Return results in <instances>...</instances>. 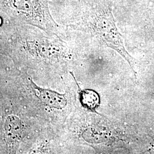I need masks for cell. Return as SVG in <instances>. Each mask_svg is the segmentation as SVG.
Segmentation results:
<instances>
[{
	"mask_svg": "<svg viewBox=\"0 0 154 154\" xmlns=\"http://www.w3.org/2000/svg\"><path fill=\"white\" fill-rule=\"evenodd\" d=\"M11 4L17 10L25 11H36L39 6L37 0H12Z\"/></svg>",
	"mask_w": 154,
	"mask_h": 154,
	"instance_id": "obj_5",
	"label": "cell"
},
{
	"mask_svg": "<svg viewBox=\"0 0 154 154\" xmlns=\"http://www.w3.org/2000/svg\"><path fill=\"white\" fill-rule=\"evenodd\" d=\"M22 123L20 118L16 116H8L4 124V130L8 140L17 142L21 136Z\"/></svg>",
	"mask_w": 154,
	"mask_h": 154,
	"instance_id": "obj_3",
	"label": "cell"
},
{
	"mask_svg": "<svg viewBox=\"0 0 154 154\" xmlns=\"http://www.w3.org/2000/svg\"><path fill=\"white\" fill-rule=\"evenodd\" d=\"M29 82L34 95L45 106L57 110H62L67 106V99L65 94L42 88L33 82L32 78H30Z\"/></svg>",
	"mask_w": 154,
	"mask_h": 154,
	"instance_id": "obj_2",
	"label": "cell"
},
{
	"mask_svg": "<svg viewBox=\"0 0 154 154\" xmlns=\"http://www.w3.org/2000/svg\"><path fill=\"white\" fill-rule=\"evenodd\" d=\"M78 88H79V86ZM79 99L84 109L96 112V109L100 105V97L98 93L91 89H83L79 90Z\"/></svg>",
	"mask_w": 154,
	"mask_h": 154,
	"instance_id": "obj_4",
	"label": "cell"
},
{
	"mask_svg": "<svg viewBox=\"0 0 154 154\" xmlns=\"http://www.w3.org/2000/svg\"><path fill=\"white\" fill-rule=\"evenodd\" d=\"M74 26L90 35L102 46L115 50L126 60L135 75V60L127 51L123 38L116 25L110 0L86 1Z\"/></svg>",
	"mask_w": 154,
	"mask_h": 154,
	"instance_id": "obj_1",
	"label": "cell"
},
{
	"mask_svg": "<svg viewBox=\"0 0 154 154\" xmlns=\"http://www.w3.org/2000/svg\"><path fill=\"white\" fill-rule=\"evenodd\" d=\"M1 23H2V20L1 18V17H0V25H1Z\"/></svg>",
	"mask_w": 154,
	"mask_h": 154,
	"instance_id": "obj_6",
	"label": "cell"
}]
</instances>
